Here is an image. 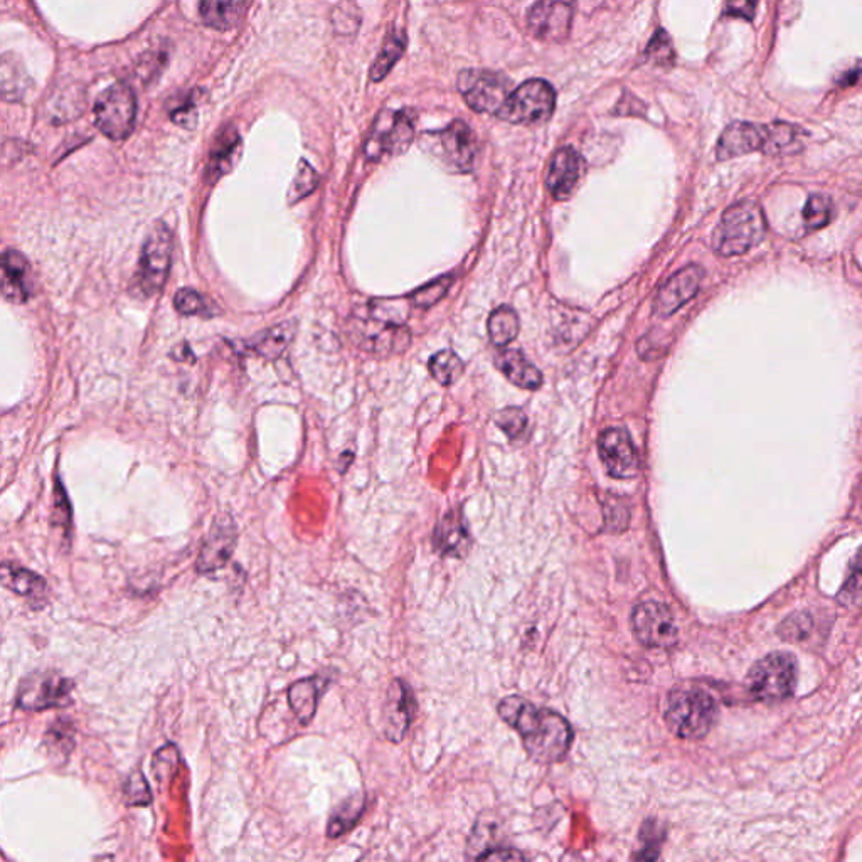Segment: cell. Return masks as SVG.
Returning <instances> with one entry per match:
<instances>
[{
    "instance_id": "1",
    "label": "cell",
    "mask_w": 862,
    "mask_h": 862,
    "mask_svg": "<svg viewBox=\"0 0 862 862\" xmlns=\"http://www.w3.org/2000/svg\"><path fill=\"white\" fill-rule=\"evenodd\" d=\"M499 716L516 729L529 756L538 763H558L570 751L573 731L568 721L549 709L536 708L526 699H502Z\"/></svg>"
},
{
    "instance_id": "2",
    "label": "cell",
    "mask_w": 862,
    "mask_h": 862,
    "mask_svg": "<svg viewBox=\"0 0 862 862\" xmlns=\"http://www.w3.org/2000/svg\"><path fill=\"white\" fill-rule=\"evenodd\" d=\"M767 231L761 208L755 201H741L726 209L714 231L716 253L726 258L745 255L758 245Z\"/></svg>"
},
{
    "instance_id": "3",
    "label": "cell",
    "mask_w": 862,
    "mask_h": 862,
    "mask_svg": "<svg viewBox=\"0 0 862 862\" xmlns=\"http://www.w3.org/2000/svg\"><path fill=\"white\" fill-rule=\"evenodd\" d=\"M716 719L714 699L701 689H679L667 701L666 723L682 740H701Z\"/></svg>"
},
{
    "instance_id": "4",
    "label": "cell",
    "mask_w": 862,
    "mask_h": 862,
    "mask_svg": "<svg viewBox=\"0 0 862 862\" xmlns=\"http://www.w3.org/2000/svg\"><path fill=\"white\" fill-rule=\"evenodd\" d=\"M172 261V233L165 223H157L150 229L142 246L139 270L135 273V292L140 297L150 298L164 288Z\"/></svg>"
},
{
    "instance_id": "5",
    "label": "cell",
    "mask_w": 862,
    "mask_h": 862,
    "mask_svg": "<svg viewBox=\"0 0 862 862\" xmlns=\"http://www.w3.org/2000/svg\"><path fill=\"white\" fill-rule=\"evenodd\" d=\"M746 684L756 701H783L795 691L797 662L790 654L773 652L751 667Z\"/></svg>"
},
{
    "instance_id": "6",
    "label": "cell",
    "mask_w": 862,
    "mask_h": 862,
    "mask_svg": "<svg viewBox=\"0 0 862 862\" xmlns=\"http://www.w3.org/2000/svg\"><path fill=\"white\" fill-rule=\"evenodd\" d=\"M554 105L556 95L553 86L549 85L548 81L529 80L507 96L506 103L497 112V117L519 125L544 123L553 115Z\"/></svg>"
},
{
    "instance_id": "7",
    "label": "cell",
    "mask_w": 862,
    "mask_h": 862,
    "mask_svg": "<svg viewBox=\"0 0 862 862\" xmlns=\"http://www.w3.org/2000/svg\"><path fill=\"white\" fill-rule=\"evenodd\" d=\"M347 334L362 351L374 356L388 357L405 352L410 346V330L378 317H354L347 324Z\"/></svg>"
},
{
    "instance_id": "8",
    "label": "cell",
    "mask_w": 862,
    "mask_h": 862,
    "mask_svg": "<svg viewBox=\"0 0 862 862\" xmlns=\"http://www.w3.org/2000/svg\"><path fill=\"white\" fill-rule=\"evenodd\" d=\"M137 117V100L134 91L125 83H117L98 98L95 105V123L108 139L123 140L132 134Z\"/></svg>"
},
{
    "instance_id": "9",
    "label": "cell",
    "mask_w": 862,
    "mask_h": 862,
    "mask_svg": "<svg viewBox=\"0 0 862 862\" xmlns=\"http://www.w3.org/2000/svg\"><path fill=\"white\" fill-rule=\"evenodd\" d=\"M73 682L56 672H38L26 677L17 691V708L24 711H46L71 703Z\"/></svg>"
},
{
    "instance_id": "10",
    "label": "cell",
    "mask_w": 862,
    "mask_h": 862,
    "mask_svg": "<svg viewBox=\"0 0 862 862\" xmlns=\"http://www.w3.org/2000/svg\"><path fill=\"white\" fill-rule=\"evenodd\" d=\"M635 637L650 649H671L679 640V628L671 608L657 602L642 603L632 613Z\"/></svg>"
},
{
    "instance_id": "11",
    "label": "cell",
    "mask_w": 862,
    "mask_h": 862,
    "mask_svg": "<svg viewBox=\"0 0 862 862\" xmlns=\"http://www.w3.org/2000/svg\"><path fill=\"white\" fill-rule=\"evenodd\" d=\"M458 88L462 91L465 102L472 110L479 113H495L506 103L509 91V80L499 73L484 70L463 71L458 76Z\"/></svg>"
},
{
    "instance_id": "12",
    "label": "cell",
    "mask_w": 862,
    "mask_h": 862,
    "mask_svg": "<svg viewBox=\"0 0 862 862\" xmlns=\"http://www.w3.org/2000/svg\"><path fill=\"white\" fill-rule=\"evenodd\" d=\"M413 140V122L405 112H383L374 123L366 144L368 159L379 160L383 155L405 152Z\"/></svg>"
},
{
    "instance_id": "13",
    "label": "cell",
    "mask_w": 862,
    "mask_h": 862,
    "mask_svg": "<svg viewBox=\"0 0 862 862\" xmlns=\"http://www.w3.org/2000/svg\"><path fill=\"white\" fill-rule=\"evenodd\" d=\"M236 544H238V527L233 517L229 514H219L211 524L208 536L204 539L197 556V573L211 575L223 570L235 553Z\"/></svg>"
},
{
    "instance_id": "14",
    "label": "cell",
    "mask_w": 862,
    "mask_h": 862,
    "mask_svg": "<svg viewBox=\"0 0 862 862\" xmlns=\"http://www.w3.org/2000/svg\"><path fill=\"white\" fill-rule=\"evenodd\" d=\"M598 453L613 479H634L640 462L632 438L623 428H608L598 438Z\"/></svg>"
},
{
    "instance_id": "15",
    "label": "cell",
    "mask_w": 862,
    "mask_h": 862,
    "mask_svg": "<svg viewBox=\"0 0 862 862\" xmlns=\"http://www.w3.org/2000/svg\"><path fill=\"white\" fill-rule=\"evenodd\" d=\"M416 713L415 692L403 679H393L386 691L383 706L384 736L391 743H401Z\"/></svg>"
},
{
    "instance_id": "16",
    "label": "cell",
    "mask_w": 862,
    "mask_h": 862,
    "mask_svg": "<svg viewBox=\"0 0 862 862\" xmlns=\"http://www.w3.org/2000/svg\"><path fill=\"white\" fill-rule=\"evenodd\" d=\"M573 6L568 0H539L527 16V24L536 38L561 43L570 36Z\"/></svg>"
},
{
    "instance_id": "17",
    "label": "cell",
    "mask_w": 862,
    "mask_h": 862,
    "mask_svg": "<svg viewBox=\"0 0 862 862\" xmlns=\"http://www.w3.org/2000/svg\"><path fill=\"white\" fill-rule=\"evenodd\" d=\"M438 157L457 172L472 171L477 157V140L467 123L452 122L437 135Z\"/></svg>"
},
{
    "instance_id": "18",
    "label": "cell",
    "mask_w": 862,
    "mask_h": 862,
    "mask_svg": "<svg viewBox=\"0 0 862 862\" xmlns=\"http://www.w3.org/2000/svg\"><path fill=\"white\" fill-rule=\"evenodd\" d=\"M704 270L698 265H689L674 273L655 295L654 314L667 319L681 310L696 297L703 282Z\"/></svg>"
},
{
    "instance_id": "19",
    "label": "cell",
    "mask_w": 862,
    "mask_h": 862,
    "mask_svg": "<svg viewBox=\"0 0 862 862\" xmlns=\"http://www.w3.org/2000/svg\"><path fill=\"white\" fill-rule=\"evenodd\" d=\"M31 293V267L24 255L16 250L0 253V295L14 304H24Z\"/></svg>"
},
{
    "instance_id": "20",
    "label": "cell",
    "mask_w": 862,
    "mask_h": 862,
    "mask_svg": "<svg viewBox=\"0 0 862 862\" xmlns=\"http://www.w3.org/2000/svg\"><path fill=\"white\" fill-rule=\"evenodd\" d=\"M767 140V127L746 122L731 123L724 130L723 135L719 137L716 154H718L719 160H728L733 159V157H740V155L751 154L756 150L765 152Z\"/></svg>"
},
{
    "instance_id": "21",
    "label": "cell",
    "mask_w": 862,
    "mask_h": 862,
    "mask_svg": "<svg viewBox=\"0 0 862 862\" xmlns=\"http://www.w3.org/2000/svg\"><path fill=\"white\" fill-rule=\"evenodd\" d=\"M583 174V159L581 155L571 147L559 149L551 159L548 171V189L554 199L563 201L571 196L576 184Z\"/></svg>"
},
{
    "instance_id": "22",
    "label": "cell",
    "mask_w": 862,
    "mask_h": 862,
    "mask_svg": "<svg viewBox=\"0 0 862 862\" xmlns=\"http://www.w3.org/2000/svg\"><path fill=\"white\" fill-rule=\"evenodd\" d=\"M470 544H472V538L462 512L448 511L437 522L433 533L435 551L445 558H463L469 553Z\"/></svg>"
},
{
    "instance_id": "23",
    "label": "cell",
    "mask_w": 862,
    "mask_h": 862,
    "mask_svg": "<svg viewBox=\"0 0 862 862\" xmlns=\"http://www.w3.org/2000/svg\"><path fill=\"white\" fill-rule=\"evenodd\" d=\"M325 687H327V679L320 676L300 679L288 687V704H290V709L297 716L300 724L307 726L315 718V713L319 708V699L322 692L325 691Z\"/></svg>"
},
{
    "instance_id": "24",
    "label": "cell",
    "mask_w": 862,
    "mask_h": 862,
    "mask_svg": "<svg viewBox=\"0 0 862 862\" xmlns=\"http://www.w3.org/2000/svg\"><path fill=\"white\" fill-rule=\"evenodd\" d=\"M495 366L512 384H516L519 388L534 391V389L541 388V384H543V374L534 366L533 362L527 361L526 356L521 351L509 349V351L497 354Z\"/></svg>"
},
{
    "instance_id": "25",
    "label": "cell",
    "mask_w": 862,
    "mask_h": 862,
    "mask_svg": "<svg viewBox=\"0 0 862 862\" xmlns=\"http://www.w3.org/2000/svg\"><path fill=\"white\" fill-rule=\"evenodd\" d=\"M0 585L14 591L16 595L29 598L32 602L34 600L41 602V598L46 596V590H48L43 576L36 575L34 571L22 568L21 565L11 561L0 563Z\"/></svg>"
},
{
    "instance_id": "26",
    "label": "cell",
    "mask_w": 862,
    "mask_h": 862,
    "mask_svg": "<svg viewBox=\"0 0 862 862\" xmlns=\"http://www.w3.org/2000/svg\"><path fill=\"white\" fill-rule=\"evenodd\" d=\"M31 88V78L24 63L16 54L7 53L0 58V96L7 102H19Z\"/></svg>"
},
{
    "instance_id": "27",
    "label": "cell",
    "mask_w": 862,
    "mask_h": 862,
    "mask_svg": "<svg viewBox=\"0 0 862 862\" xmlns=\"http://www.w3.org/2000/svg\"><path fill=\"white\" fill-rule=\"evenodd\" d=\"M297 322L285 320L282 324L275 325L272 329L261 332L248 342L251 351L265 359H278L283 352L287 351L290 342L295 337Z\"/></svg>"
},
{
    "instance_id": "28",
    "label": "cell",
    "mask_w": 862,
    "mask_h": 862,
    "mask_svg": "<svg viewBox=\"0 0 862 862\" xmlns=\"http://www.w3.org/2000/svg\"><path fill=\"white\" fill-rule=\"evenodd\" d=\"M245 0H201L204 24L218 31H228L240 22Z\"/></svg>"
},
{
    "instance_id": "29",
    "label": "cell",
    "mask_w": 862,
    "mask_h": 862,
    "mask_svg": "<svg viewBox=\"0 0 862 862\" xmlns=\"http://www.w3.org/2000/svg\"><path fill=\"white\" fill-rule=\"evenodd\" d=\"M364 810H366V797L362 793H356V795H351L349 799L344 800L329 819L327 837L339 839L347 832L352 831L359 824Z\"/></svg>"
},
{
    "instance_id": "30",
    "label": "cell",
    "mask_w": 862,
    "mask_h": 862,
    "mask_svg": "<svg viewBox=\"0 0 862 862\" xmlns=\"http://www.w3.org/2000/svg\"><path fill=\"white\" fill-rule=\"evenodd\" d=\"M238 152H240V137L236 132H228L223 134V137H219L211 152L208 165V176L211 182L218 181L219 177L224 176L233 167Z\"/></svg>"
},
{
    "instance_id": "31",
    "label": "cell",
    "mask_w": 862,
    "mask_h": 862,
    "mask_svg": "<svg viewBox=\"0 0 862 862\" xmlns=\"http://www.w3.org/2000/svg\"><path fill=\"white\" fill-rule=\"evenodd\" d=\"M487 329H489L490 341L495 346L506 347L507 344H511L519 334V317L516 310L507 305L495 309L490 314Z\"/></svg>"
},
{
    "instance_id": "32",
    "label": "cell",
    "mask_w": 862,
    "mask_h": 862,
    "mask_svg": "<svg viewBox=\"0 0 862 862\" xmlns=\"http://www.w3.org/2000/svg\"><path fill=\"white\" fill-rule=\"evenodd\" d=\"M405 51V36L400 31H391L388 38L384 41L383 49L379 51V56L373 64L371 70V80H383L384 76L388 75L396 61L401 58V54Z\"/></svg>"
},
{
    "instance_id": "33",
    "label": "cell",
    "mask_w": 862,
    "mask_h": 862,
    "mask_svg": "<svg viewBox=\"0 0 862 862\" xmlns=\"http://www.w3.org/2000/svg\"><path fill=\"white\" fill-rule=\"evenodd\" d=\"M428 369L438 383L442 386H450L462 378L463 362L455 352L445 349V351L437 352L431 356Z\"/></svg>"
},
{
    "instance_id": "34",
    "label": "cell",
    "mask_w": 862,
    "mask_h": 862,
    "mask_svg": "<svg viewBox=\"0 0 862 862\" xmlns=\"http://www.w3.org/2000/svg\"><path fill=\"white\" fill-rule=\"evenodd\" d=\"M832 216H834V204L829 197L820 196V194L809 197L804 209L805 228L809 231L825 228L831 223Z\"/></svg>"
},
{
    "instance_id": "35",
    "label": "cell",
    "mask_w": 862,
    "mask_h": 862,
    "mask_svg": "<svg viewBox=\"0 0 862 862\" xmlns=\"http://www.w3.org/2000/svg\"><path fill=\"white\" fill-rule=\"evenodd\" d=\"M73 745H75L73 726L66 723L64 719H59L51 726L48 735H46V748H48L49 755L54 756V758L61 756L63 760H66L70 756Z\"/></svg>"
},
{
    "instance_id": "36",
    "label": "cell",
    "mask_w": 862,
    "mask_h": 862,
    "mask_svg": "<svg viewBox=\"0 0 862 862\" xmlns=\"http://www.w3.org/2000/svg\"><path fill=\"white\" fill-rule=\"evenodd\" d=\"M452 283V277H442L438 278V280H433V282L426 283L425 287L418 288V290L411 293V304L418 307V309H430V307L438 304L447 295L448 288H450Z\"/></svg>"
},
{
    "instance_id": "37",
    "label": "cell",
    "mask_w": 862,
    "mask_h": 862,
    "mask_svg": "<svg viewBox=\"0 0 862 862\" xmlns=\"http://www.w3.org/2000/svg\"><path fill=\"white\" fill-rule=\"evenodd\" d=\"M317 184H319V176L314 171V167L307 160H300L297 176L293 179L292 187L288 191V203L295 204L300 199L309 196Z\"/></svg>"
},
{
    "instance_id": "38",
    "label": "cell",
    "mask_w": 862,
    "mask_h": 862,
    "mask_svg": "<svg viewBox=\"0 0 862 862\" xmlns=\"http://www.w3.org/2000/svg\"><path fill=\"white\" fill-rule=\"evenodd\" d=\"M174 307L182 315H204L211 317V302H208L201 293L192 288H182L174 297Z\"/></svg>"
},
{
    "instance_id": "39",
    "label": "cell",
    "mask_w": 862,
    "mask_h": 862,
    "mask_svg": "<svg viewBox=\"0 0 862 862\" xmlns=\"http://www.w3.org/2000/svg\"><path fill=\"white\" fill-rule=\"evenodd\" d=\"M495 421H497V426L511 440H517V438L521 437L527 426L526 415L519 408H506V410H502L497 415V418H495Z\"/></svg>"
},
{
    "instance_id": "40",
    "label": "cell",
    "mask_w": 862,
    "mask_h": 862,
    "mask_svg": "<svg viewBox=\"0 0 862 862\" xmlns=\"http://www.w3.org/2000/svg\"><path fill=\"white\" fill-rule=\"evenodd\" d=\"M125 797L130 805H149L152 802L149 785L142 773H132V777L128 778L125 783Z\"/></svg>"
},
{
    "instance_id": "41",
    "label": "cell",
    "mask_w": 862,
    "mask_h": 862,
    "mask_svg": "<svg viewBox=\"0 0 862 862\" xmlns=\"http://www.w3.org/2000/svg\"><path fill=\"white\" fill-rule=\"evenodd\" d=\"M647 58L657 64H671L674 59V48L666 32L659 31L652 38L649 49L645 51Z\"/></svg>"
},
{
    "instance_id": "42",
    "label": "cell",
    "mask_w": 862,
    "mask_h": 862,
    "mask_svg": "<svg viewBox=\"0 0 862 862\" xmlns=\"http://www.w3.org/2000/svg\"><path fill=\"white\" fill-rule=\"evenodd\" d=\"M53 524L54 527H61L64 534H68V531H70V502H68V497L64 494L63 485L59 484V482L56 484V492H54Z\"/></svg>"
},
{
    "instance_id": "43",
    "label": "cell",
    "mask_w": 862,
    "mask_h": 862,
    "mask_svg": "<svg viewBox=\"0 0 862 862\" xmlns=\"http://www.w3.org/2000/svg\"><path fill=\"white\" fill-rule=\"evenodd\" d=\"M810 625H812L810 617H807V615H795V617L788 618L785 625L780 628V635H782L783 639L799 642V640L804 639L805 635L809 634Z\"/></svg>"
},
{
    "instance_id": "44",
    "label": "cell",
    "mask_w": 862,
    "mask_h": 862,
    "mask_svg": "<svg viewBox=\"0 0 862 862\" xmlns=\"http://www.w3.org/2000/svg\"><path fill=\"white\" fill-rule=\"evenodd\" d=\"M756 4H758V0H728L726 11H728V14H731V16L743 17V19H753Z\"/></svg>"
}]
</instances>
